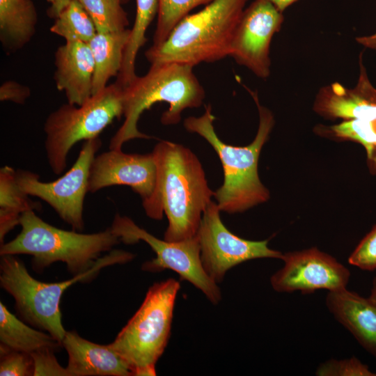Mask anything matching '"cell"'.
Wrapping results in <instances>:
<instances>
[{"label": "cell", "mask_w": 376, "mask_h": 376, "mask_svg": "<svg viewBox=\"0 0 376 376\" xmlns=\"http://www.w3.org/2000/svg\"><path fill=\"white\" fill-rule=\"evenodd\" d=\"M157 166L154 191L142 201L147 216L169 221L164 239L178 242L196 236L214 192L196 155L182 145L160 141L152 152Z\"/></svg>", "instance_id": "cell-1"}, {"label": "cell", "mask_w": 376, "mask_h": 376, "mask_svg": "<svg viewBox=\"0 0 376 376\" xmlns=\"http://www.w3.org/2000/svg\"><path fill=\"white\" fill-rule=\"evenodd\" d=\"M246 89L255 101L259 114L256 136L248 146H231L218 137L213 126L215 117L210 104L205 107L202 116H190L184 120L185 128L205 139L219 157L224 178L214 196L220 210L228 213L242 212L269 198L268 189L259 178L258 163L262 148L274 127V118L272 111L260 104L257 93Z\"/></svg>", "instance_id": "cell-2"}, {"label": "cell", "mask_w": 376, "mask_h": 376, "mask_svg": "<svg viewBox=\"0 0 376 376\" xmlns=\"http://www.w3.org/2000/svg\"><path fill=\"white\" fill-rule=\"evenodd\" d=\"M193 68L175 63L152 65L145 75L137 76L123 88L125 120L111 138L109 148L121 150L123 143L130 140L150 139L139 130L138 122L141 115L157 102L169 104L161 117L165 125L178 123L185 109L200 107L205 91Z\"/></svg>", "instance_id": "cell-3"}, {"label": "cell", "mask_w": 376, "mask_h": 376, "mask_svg": "<svg viewBox=\"0 0 376 376\" xmlns=\"http://www.w3.org/2000/svg\"><path fill=\"white\" fill-rule=\"evenodd\" d=\"M249 0H214L189 14L161 45L145 53L152 65L175 63L194 67L229 56L232 41Z\"/></svg>", "instance_id": "cell-4"}, {"label": "cell", "mask_w": 376, "mask_h": 376, "mask_svg": "<svg viewBox=\"0 0 376 376\" xmlns=\"http://www.w3.org/2000/svg\"><path fill=\"white\" fill-rule=\"evenodd\" d=\"M19 225V235L1 244L0 255H30L33 269L39 272L62 262L73 276L83 274L98 263L103 253L120 242L111 227L89 234L65 230L45 222L32 210L22 214Z\"/></svg>", "instance_id": "cell-5"}, {"label": "cell", "mask_w": 376, "mask_h": 376, "mask_svg": "<svg viewBox=\"0 0 376 376\" xmlns=\"http://www.w3.org/2000/svg\"><path fill=\"white\" fill-rule=\"evenodd\" d=\"M1 257L0 284L14 298L19 314L29 324L47 331L62 344L67 331L62 324L60 302L65 290L77 282L91 279L105 267L132 260L134 255L112 249L87 272L57 283L36 279L15 255Z\"/></svg>", "instance_id": "cell-6"}, {"label": "cell", "mask_w": 376, "mask_h": 376, "mask_svg": "<svg viewBox=\"0 0 376 376\" xmlns=\"http://www.w3.org/2000/svg\"><path fill=\"white\" fill-rule=\"evenodd\" d=\"M180 283L174 279L148 289L134 315L110 343L130 364L133 375H155V365L169 341Z\"/></svg>", "instance_id": "cell-7"}, {"label": "cell", "mask_w": 376, "mask_h": 376, "mask_svg": "<svg viewBox=\"0 0 376 376\" xmlns=\"http://www.w3.org/2000/svg\"><path fill=\"white\" fill-rule=\"evenodd\" d=\"M123 88L116 82L80 106L63 104L47 118L44 131L47 162L56 175L66 168L67 157L77 142L98 137L114 119L123 115Z\"/></svg>", "instance_id": "cell-8"}, {"label": "cell", "mask_w": 376, "mask_h": 376, "mask_svg": "<svg viewBox=\"0 0 376 376\" xmlns=\"http://www.w3.org/2000/svg\"><path fill=\"white\" fill-rule=\"evenodd\" d=\"M111 228L120 242L132 244L139 241L147 243L156 257L142 265L148 272L171 269L202 291L214 304L221 299L220 288L205 272L201 259V249L196 236L182 241L160 240L140 228L130 218L116 214Z\"/></svg>", "instance_id": "cell-9"}, {"label": "cell", "mask_w": 376, "mask_h": 376, "mask_svg": "<svg viewBox=\"0 0 376 376\" xmlns=\"http://www.w3.org/2000/svg\"><path fill=\"white\" fill-rule=\"evenodd\" d=\"M101 146L99 137L85 141L70 169L54 181L42 182L38 174L19 169L17 183L26 194L47 203L72 230L80 232L84 226V201L88 191L90 169Z\"/></svg>", "instance_id": "cell-10"}, {"label": "cell", "mask_w": 376, "mask_h": 376, "mask_svg": "<svg viewBox=\"0 0 376 376\" xmlns=\"http://www.w3.org/2000/svg\"><path fill=\"white\" fill-rule=\"evenodd\" d=\"M217 203L212 201L205 210L196 235L201 259L207 274L217 283L232 267L256 258H279L283 253L268 246L269 240L253 241L241 238L223 224Z\"/></svg>", "instance_id": "cell-11"}, {"label": "cell", "mask_w": 376, "mask_h": 376, "mask_svg": "<svg viewBox=\"0 0 376 376\" xmlns=\"http://www.w3.org/2000/svg\"><path fill=\"white\" fill-rule=\"evenodd\" d=\"M283 13L267 0H255L245 8L235 31L229 56L253 75H270L272 40L283 22Z\"/></svg>", "instance_id": "cell-12"}, {"label": "cell", "mask_w": 376, "mask_h": 376, "mask_svg": "<svg viewBox=\"0 0 376 376\" xmlns=\"http://www.w3.org/2000/svg\"><path fill=\"white\" fill-rule=\"evenodd\" d=\"M281 259L283 267L270 278L272 288L279 292L337 290L346 288L350 280L347 268L315 247L285 253Z\"/></svg>", "instance_id": "cell-13"}, {"label": "cell", "mask_w": 376, "mask_h": 376, "mask_svg": "<svg viewBox=\"0 0 376 376\" xmlns=\"http://www.w3.org/2000/svg\"><path fill=\"white\" fill-rule=\"evenodd\" d=\"M157 166L152 153L129 154L111 150L95 156L91 166L88 189L95 193L112 185H127L142 201L152 194Z\"/></svg>", "instance_id": "cell-14"}, {"label": "cell", "mask_w": 376, "mask_h": 376, "mask_svg": "<svg viewBox=\"0 0 376 376\" xmlns=\"http://www.w3.org/2000/svg\"><path fill=\"white\" fill-rule=\"evenodd\" d=\"M361 58L355 86L348 88L335 82L320 89L313 104L318 114L331 119L376 121V88L370 81Z\"/></svg>", "instance_id": "cell-15"}, {"label": "cell", "mask_w": 376, "mask_h": 376, "mask_svg": "<svg viewBox=\"0 0 376 376\" xmlns=\"http://www.w3.org/2000/svg\"><path fill=\"white\" fill-rule=\"evenodd\" d=\"M62 345L68 354L69 376L133 375L130 364L110 344L95 343L67 331Z\"/></svg>", "instance_id": "cell-16"}, {"label": "cell", "mask_w": 376, "mask_h": 376, "mask_svg": "<svg viewBox=\"0 0 376 376\" xmlns=\"http://www.w3.org/2000/svg\"><path fill=\"white\" fill-rule=\"evenodd\" d=\"M56 88L64 91L68 102L80 106L92 96L94 60L88 43L65 42L54 55Z\"/></svg>", "instance_id": "cell-17"}, {"label": "cell", "mask_w": 376, "mask_h": 376, "mask_svg": "<svg viewBox=\"0 0 376 376\" xmlns=\"http://www.w3.org/2000/svg\"><path fill=\"white\" fill-rule=\"evenodd\" d=\"M326 305L329 312L376 357V304L346 288L328 291Z\"/></svg>", "instance_id": "cell-18"}, {"label": "cell", "mask_w": 376, "mask_h": 376, "mask_svg": "<svg viewBox=\"0 0 376 376\" xmlns=\"http://www.w3.org/2000/svg\"><path fill=\"white\" fill-rule=\"evenodd\" d=\"M130 29L114 32H97L88 42L94 60L92 95L105 88L107 81L118 76L129 41Z\"/></svg>", "instance_id": "cell-19"}, {"label": "cell", "mask_w": 376, "mask_h": 376, "mask_svg": "<svg viewBox=\"0 0 376 376\" xmlns=\"http://www.w3.org/2000/svg\"><path fill=\"white\" fill-rule=\"evenodd\" d=\"M38 13L31 0H0V40L4 49L16 51L36 33Z\"/></svg>", "instance_id": "cell-20"}, {"label": "cell", "mask_w": 376, "mask_h": 376, "mask_svg": "<svg viewBox=\"0 0 376 376\" xmlns=\"http://www.w3.org/2000/svg\"><path fill=\"white\" fill-rule=\"evenodd\" d=\"M0 342L1 347L29 354L42 350L57 352L62 344L49 333L35 329L17 318L0 302Z\"/></svg>", "instance_id": "cell-21"}, {"label": "cell", "mask_w": 376, "mask_h": 376, "mask_svg": "<svg viewBox=\"0 0 376 376\" xmlns=\"http://www.w3.org/2000/svg\"><path fill=\"white\" fill-rule=\"evenodd\" d=\"M41 205L32 201L19 186L16 171L9 166L0 169V242L16 226L27 210H40Z\"/></svg>", "instance_id": "cell-22"}, {"label": "cell", "mask_w": 376, "mask_h": 376, "mask_svg": "<svg viewBox=\"0 0 376 376\" xmlns=\"http://www.w3.org/2000/svg\"><path fill=\"white\" fill-rule=\"evenodd\" d=\"M50 31L65 42L88 43L97 33L91 18L78 0H71L56 18Z\"/></svg>", "instance_id": "cell-23"}, {"label": "cell", "mask_w": 376, "mask_h": 376, "mask_svg": "<svg viewBox=\"0 0 376 376\" xmlns=\"http://www.w3.org/2000/svg\"><path fill=\"white\" fill-rule=\"evenodd\" d=\"M87 12L97 32H114L126 29L127 13L120 0H78Z\"/></svg>", "instance_id": "cell-24"}, {"label": "cell", "mask_w": 376, "mask_h": 376, "mask_svg": "<svg viewBox=\"0 0 376 376\" xmlns=\"http://www.w3.org/2000/svg\"><path fill=\"white\" fill-rule=\"evenodd\" d=\"M214 0H158L157 26L153 35V47L163 43L173 29L189 13Z\"/></svg>", "instance_id": "cell-25"}, {"label": "cell", "mask_w": 376, "mask_h": 376, "mask_svg": "<svg viewBox=\"0 0 376 376\" xmlns=\"http://www.w3.org/2000/svg\"><path fill=\"white\" fill-rule=\"evenodd\" d=\"M329 132L336 138L361 144L366 150L370 170L376 171V121L345 120L331 126Z\"/></svg>", "instance_id": "cell-26"}, {"label": "cell", "mask_w": 376, "mask_h": 376, "mask_svg": "<svg viewBox=\"0 0 376 376\" xmlns=\"http://www.w3.org/2000/svg\"><path fill=\"white\" fill-rule=\"evenodd\" d=\"M1 376H30L34 375V363L31 354L0 347Z\"/></svg>", "instance_id": "cell-27"}, {"label": "cell", "mask_w": 376, "mask_h": 376, "mask_svg": "<svg viewBox=\"0 0 376 376\" xmlns=\"http://www.w3.org/2000/svg\"><path fill=\"white\" fill-rule=\"evenodd\" d=\"M318 376H375L368 366L356 357L336 360L330 359L320 364L315 371Z\"/></svg>", "instance_id": "cell-28"}, {"label": "cell", "mask_w": 376, "mask_h": 376, "mask_svg": "<svg viewBox=\"0 0 376 376\" xmlns=\"http://www.w3.org/2000/svg\"><path fill=\"white\" fill-rule=\"evenodd\" d=\"M348 262L363 270L376 269V225L361 240L349 256Z\"/></svg>", "instance_id": "cell-29"}, {"label": "cell", "mask_w": 376, "mask_h": 376, "mask_svg": "<svg viewBox=\"0 0 376 376\" xmlns=\"http://www.w3.org/2000/svg\"><path fill=\"white\" fill-rule=\"evenodd\" d=\"M55 352L47 349L31 354L34 363L33 375L69 376L66 367L63 368L57 361Z\"/></svg>", "instance_id": "cell-30"}, {"label": "cell", "mask_w": 376, "mask_h": 376, "mask_svg": "<svg viewBox=\"0 0 376 376\" xmlns=\"http://www.w3.org/2000/svg\"><path fill=\"white\" fill-rule=\"evenodd\" d=\"M31 95V89L15 81H6L0 87V100L23 104Z\"/></svg>", "instance_id": "cell-31"}, {"label": "cell", "mask_w": 376, "mask_h": 376, "mask_svg": "<svg viewBox=\"0 0 376 376\" xmlns=\"http://www.w3.org/2000/svg\"><path fill=\"white\" fill-rule=\"evenodd\" d=\"M355 40L363 47L376 51V31L371 35L358 36Z\"/></svg>", "instance_id": "cell-32"}, {"label": "cell", "mask_w": 376, "mask_h": 376, "mask_svg": "<svg viewBox=\"0 0 376 376\" xmlns=\"http://www.w3.org/2000/svg\"><path fill=\"white\" fill-rule=\"evenodd\" d=\"M71 0H56L47 10V15L56 19Z\"/></svg>", "instance_id": "cell-33"}, {"label": "cell", "mask_w": 376, "mask_h": 376, "mask_svg": "<svg viewBox=\"0 0 376 376\" xmlns=\"http://www.w3.org/2000/svg\"><path fill=\"white\" fill-rule=\"evenodd\" d=\"M271 2L279 10L283 12L288 7L295 3L297 0H267Z\"/></svg>", "instance_id": "cell-34"}, {"label": "cell", "mask_w": 376, "mask_h": 376, "mask_svg": "<svg viewBox=\"0 0 376 376\" xmlns=\"http://www.w3.org/2000/svg\"><path fill=\"white\" fill-rule=\"evenodd\" d=\"M368 298L376 304V276L373 281V287Z\"/></svg>", "instance_id": "cell-35"}, {"label": "cell", "mask_w": 376, "mask_h": 376, "mask_svg": "<svg viewBox=\"0 0 376 376\" xmlns=\"http://www.w3.org/2000/svg\"><path fill=\"white\" fill-rule=\"evenodd\" d=\"M47 1L48 2H49V3H51V4H53V3H54L56 1V0H47Z\"/></svg>", "instance_id": "cell-36"}, {"label": "cell", "mask_w": 376, "mask_h": 376, "mask_svg": "<svg viewBox=\"0 0 376 376\" xmlns=\"http://www.w3.org/2000/svg\"><path fill=\"white\" fill-rule=\"evenodd\" d=\"M122 3H125L127 1V0H120Z\"/></svg>", "instance_id": "cell-37"}]
</instances>
